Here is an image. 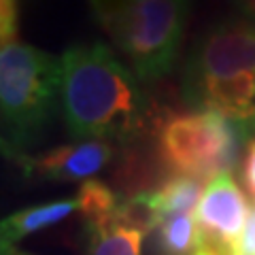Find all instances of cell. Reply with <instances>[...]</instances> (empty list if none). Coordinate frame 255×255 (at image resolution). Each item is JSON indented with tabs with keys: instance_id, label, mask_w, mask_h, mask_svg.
Instances as JSON below:
<instances>
[{
	"instance_id": "12",
	"label": "cell",
	"mask_w": 255,
	"mask_h": 255,
	"mask_svg": "<svg viewBox=\"0 0 255 255\" xmlns=\"http://www.w3.org/2000/svg\"><path fill=\"white\" fill-rule=\"evenodd\" d=\"M77 200H79V213L85 217V221L113 219L119 209V202H122L115 196V191L98 179H90L81 183Z\"/></svg>"
},
{
	"instance_id": "11",
	"label": "cell",
	"mask_w": 255,
	"mask_h": 255,
	"mask_svg": "<svg viewBox=\"0 0 255 255\" xmlns=\"http://www.w3.org/2000/svg\"><path fill=\"white\" fill-rule=\"evenodd\" d=\"M157 238L164 253L168 255H194L198 245V219L191 213L170 215L157 223Z\"/></svg>"
},
{
	"instance_id": "8",
	"label": "cell",
	"mask_w": 255,
	"mask_h": 255,
	"mask_svg": "<svg viewBox=\"0 0 255 255\" xmlns=\"http://www.w3.org/2000/svg\"><path fill=\"white\" fill-rule=\"evenodd\" d=\"M75 211H79L77 196L70 198V200H55L49 204H36V206L21 209L17 213L9 215L0 223V245L15 247L21 238L55 226V223L70 217Z\"/></svg>"
},
{
	"instance_id": "5",
	"label": "cell",
	"mask_w": 255,
	"mask_h": 255,
	"mask_svg": "<svg viewBox=\"0 0 255 255\" xmlns=\"http://www.w3.org/2000/svg\"><path fill=\"white\" fill-rule=\"evenodd\" d=\"M255 73V28L247 23L215 26L194 47L185 68V92L204 83Z\"/></svg>"
},
{
	"instance_id": "7",
	"label": "cell",
	"mask_w": 255,
	"mask_h": 255,
	"mask_svg": "<svg viewBox=\"0 0 255 255\" xmlns=\"http://www.w3.org/2000/svg\"><path fill=\"white\" fill-rule=\"evenodd\" d=\"M249 211V202L241 185L230 172H223L211 179L204 187L200 204L196 209V219L200 228L211 230L228 241L241 243Z\"/></svg>"
},
{
	"instance_id": "18",
	"label": "cell",
	"mask_w": 255,
	"mask_h": 255,
	"mask_svg": "<svg viewBox=\"0 0 255 255\" xmlns=\"http://www.w3.org/2000/svg\"><path fill=\"white\" fill-rule=\"evenodd\" d=\"M243 6L247 11H249L251 15H255V0H243Z\"/></svg>"
},
{
	"instance_id": "4",
	"label": "cell",
	"mask_w": 255,
	"mask_h": 255,
	"mask_svg": "<svg viewBox=\"0 0 255 255\" xmlns=\"http://www.w3.org/2000/svg\"><path fill=\"white\" fill-rule=\"evenodd\" d=\"M245 140L236 124L213 111L172 115L159 128V153L166 166L200 181L234 168Z\"/></svg>"
},
{
	"instance_id": "3",
	"label": "cell",
	"mask_w": 255,
	"mask_h": 255,
	"mask_svg": "<svg viewBox=\"0 0 255 255\" xmlns=\"http://www.w3.org/2000/svg\"><path fill=\"white\" fill-rule=\"evenodd\" d=\"M189 0H111L94 15L138 81L151 83L172 70L185 34Z\"/></svg>"
},
{
	"instance_id": "14",
	"label": "cell",
	"mask_w": 255,
	"mask_h": 255,
	"mask_svg": "<svg viewBox=\"0 0 255 255\" xmlns=\"http://www.w3.org/2000/svg\"><path fill=\"white\" fill-rule=\"evenodd\" d=\"M241 255H255V202L251 204L243 236H241Z\"/></svg>"
},
{
	"instance_id": "9",
	"label": "cell",
	"mask_w": 255,
	"mask_h": 255,
	"mask_svg": "<svg viewBox=\"0 0 255 255\" xmlns=\"http://www.w3.org/2000/svg\"><path fill=\"white\" fill-rule=\"evenodd\" d=\"M87 255H140L145 232L122 219L85 221Z\"/></svg>"
},
{
	"instance_id": "13",
	"label": "cell",
	"mask_w": 255,
	"mask_h": 255,
	"mask_svg": "<svg viewBox=\"0 0 255 255\" xmlns=\"http://www.w3.org/2000/svg\"><path fill=\"white\" fill-rule=\"evenodd\" d=\"M17 13H19V0H0V36H2V43L15 41Z\"/></svg>"
},
{
	"instance_id": "17",
	"label": "cell",
	"mask_w": 255,
	"mask_h": 255,
	"mask_svg": "<svg viewBox=\"0 0 255 255\" xmlns=\"http://www.w3.org/2000/svg\"><path fill=\"white\" fill-rule=\"evenodd\" d=\"M2 255H30V253L19 251L17 247H2Z\"/></svg>"
},
{
	"instance_id": "16",
	"label": "cell",
	"mask_w": 255,
	"mask_h": 255,
	"mask_svg": "<svg viewBox=\"0 0 255 255\" xmlns=\"http://www.w3.org/2000/svg\"><path fill=\"white\" fill-rule=\"evenodd\" d=\"M111 2V0H90V6H92V13L96 15V13H98L100 9H102V6H107Z\"/></svg>"
},
{
	"instance_id": "1",
	"label": "cell",
	"mask_w": 255,
	"mask_h": 255,
	"mask_svg": "<svg viewBox=\"0 0 255 255\" xmlns=\"http://www.w3.org/2000/svg\"><path fill=\"white\" fill-rule=\"evenodd\" d=\"M60 113L75 140H130L147 100L138 77L102 43L68 47L60 58Z\"/></svg>"
},
{
	"instance_id": "6",
	"label": "cell",
	"mask_w": 255,
	"mask_h": 255,
	"mask_svg": "<svg viewBox=\"0 0 255 255\" xmlns=\"http://www.w3.org/2000/svg\"><path fill=\"white\" fill-rule=\"evenodd\" d=\"M113 157V149L105 140H77L43 151L34 157H21L30 177H41L55 183H85L94 179Z\"/></svg>"
},
{
	"instance_id": "2",
	"label": "cell",
	"mask_w": 255,
	"mask_h": 255,
	"mask_svg": "<svg viewBox=\"0 0 255 255\" xmlns=\"http://www.w3.org/2000/svg\"><path fill=\"white\" fill-rule=\"evenodd\" d=\"M60 105V58L28 43L0 47V111L2 147L15 162Z\"/></svg>"
},
{
	"instance_id": "15",
	"label": "cell",
	"mask_w": 255,
	"mask_h": 255,
	"mask_svg": "<svg viewBox=\"0 0 255 255\" xmlns=\"http://www.w3.org/2000/svg\"><path fill=\"white\" fill-rule=\"evenodd\" d=\"M245 183L249 191L255 196V138L249 140L247 145V155H245Z\"/></svg>"
},
{
	"instance_id": "10",
	"label": "cell",
	"mask_w": 255,
	"mask_h": 255,
	"mask_svg": "<svg viewBox=\"0 0 255 255\" xmlns=\"http://www.w3.org/2000/svg\"><path fill=\"white\" fill-rule=\"evenodd\" d=\"M155 206L159 213V219L170 217V215L191 213L198 209L200 198L204 194V185L200 179L187 177V174H174L168 181L162 183V187L153 191Z\"/></svg>"
}]
</instances>
